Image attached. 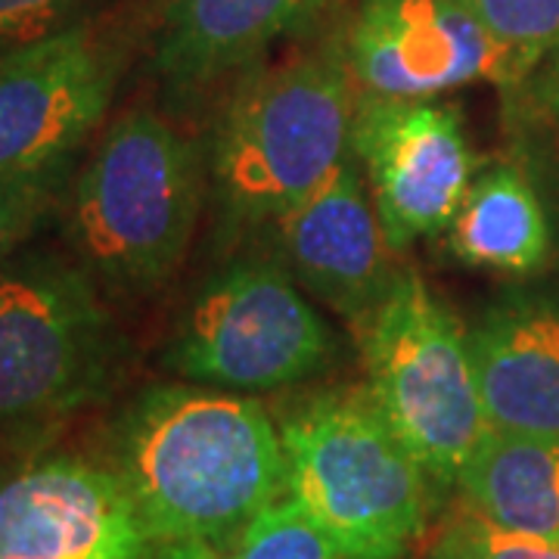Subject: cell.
Returning a JSON list of instances; mask_svg holds the SVG:
<instances>
[{"label":"cell","mask_w":559,"mask_h":559,"mask_svg":"<svg viewBox=\"0 0 559 559\" xmlns=\"http://www.w3.org/2000/svg\"><path fill=\"white\" fill-rule=\"evenodd\" d=\"M103 463L119 476L150 540L224 547L286 495L280 426L259 399L209 385H150L106 429Z\"/></svg>","instance_id":"6da1fadb"},{"label":"cell","mask_w":559,"mask_h":559,"mask_svg":"<svg viewBox=\"0 0 559 559\" xmlns=\"http://www.w3.org/2000/svg\"><path fill=\"white\" fill-rule=\"evenodd\" d=\"M124 367L128 340L79 261L20 249L0 264V466L50 451Z\"/></svg>","instance_id":"7a4b0ae2"},{"label":"cell","mask_w":559,"mask_h":559,"mask_svg":"<svg viewBox=\"0 0 559 559\" xmlns=\"http://www.w3.org/2000/svg\"><path fill=\"white\" fill-rule=\"evenodd\" d=\"M352 81L340 40L240 81L209 156L221 240L277 227L352 156Z\"/></svg>","instance_id":"3957f363"},{"label":"cell","mask_w":559,"mask_h":559,"mask_svg":"<svg viewBox=\"0 0 559 559\" xmlns=\"http://www.w3.org/2000/svg\"><path fill=\"white\" fill-rule=\"evenodd\" d=\"M200 212V146L159 112L128 109L69 183L62 237L103 293L150 299L178 274Z\"/></svg>","instance_id":"277c9868"},{"label":"cell","mask_w":559,"mask_h":559,"mask_svg":"<svg viewBox=\"0 0 559 559\" xmlns=\"http://www.w3.org/2000/svg\"><path fill=\"white\" fill-rule=\"evenodd\" d=\"M286 495L358 559H404L429 528L439 488L367 389L296 401L277 419Z\"/></svg>","instance_id":"5b68a950"},{"label":"cell","mask_w":559,"mask_h":559,"mask_svg":"<svg viewBox=\"0 0 559 559\" xmlns=\"http://www.w3.org/2000/svg\"><path fill=\"white\" fill-rule=\"evenodd\" d=\"M367 392L439 491L488 432L469 336L460 318L411 267L355 326Z\"/></svg>","instance_id":"8992f818"},{"label":"cell","mask_w":559,"mask_h":559,"mask_svg":"<svg viewBox=\"0 0 559 559\" xmlns=\"http://www.w3.org/2000/svg\"><path fill=\"white\" fill-rule=\"evenodd\" d=\"M340 342L286 264L240 259L202 280L175 320L162 364L224 392H280L330 370Z\"/></svg>","instance_id":"52a82bcc"},{"label":"cell","mask_w":559,"mask_h":559,"mask_svg":"<svg viewBox=\"0 0 559 559\" xmlns=\"http://www.w3.org/2000/svg\"><path fill=\"white\" fill-rule=\"evenodd\" d=\"M352 156L367 171L385 240L395 252L448 230L476 178V156L457 106L436 97L360 94Z\"/></svg>","instance_id":"ba28073f"},{"label":"cell","mask_w":559,"mask_h":559,"mask_svg":"<svg viewBox=\"0 0 559 559\" xmlns=\"http://www.w3.org/2000/svg\"><path fill=\"white\" fill-rule=\"evenodd\" d=\"M153 550L103 460L40 451L0 466V559H150Z\"/></svg>","instance_id":"9c48e42d"},{"label":"cell","mask_w":559,"mask_h":559,"mask_svg":"<svg viewBox=\"0 0 559 559\" xmlns=\"http://www.w3.org/2000/svg\"><path fill=\"white\" fill-rule=\"evenodd\" d=\"M119 50L91 25L0 53V175L72 159L116 97Z\"/></svg>","instance_id":"30bf717a"},{"label":"cell","mask_w":559,"mask_h":559,"mask_svg":"<svg viewBox=\"0 0 559 559\" xmlns=\"http://www.w3.org/2000/svg\"><path fill=\"white\" fill-rule=\"evenodd\" d=\"M345 53L355 84L377 97L423 100L473 81H525L460 0H364Z\"/></svg>","instance_id":"8fae6325"},{"label":"cell","mask_w":559,"mask_h":559,"mask_svg":"<svg viewBox=\"0 0 559 559\" xmlns=\"http://www.w3.org/2000/svg\"><path fill=\"white\" fill-rule=\"evenodd\" d=\"M274 230L286 271L352 326L370 318L399 274L392 261L399 252L385 240L352 156Z\"/></svg>","instance_id":"7c38bea8"},{"label":"cell","mask_w":559,"mask_h":559,"mask_svg":"<svg viewBox=\"0 0 559 559\" xmlns=\"http://www.w3.org/2000/svg\"><path fill=\"white\" fill-rule=\"evenodd\" d=\"M466 336L488 426L559 439V296L510 289Z\"/></svg>","instance_id":"4fadbf2b"},{"label":"cell","mask_w":559,"mask_h":559,"mask_svg":"<svg viewBox=\"0 0 559 559\" xmlns=\"http://www.w3.org/2000/svg\"><path fill=\"white\" fill-rule=\"evenodd\" d=\"M336 0H168L153 66L175 97L246 72L271 44L311 28Z\"/></svg>","instance_id":"5bb4252c"},{"label":"cell","mask_w":559,"mask_h":559,"mask_svg":"<svg viewBox=\"0 0 559 559\" xmlns=\"http://www.w3.org/2000/svg\"><path fill=\"white\" fill-rule=\"evenodd\" d=\"M457 491L485 522L559 544V439L488 426L460 469Z\"/></svg>","instance_id":"9a60e30c"},{"label":"cell","mask_w":559,"mask_h":559,"mask_svg":"<svg viewBox=\"0 0 559 559\" xmlns=\"http://www.w3.org/2000/svg\"><path fill=\"white\" fill-rule=\"evenodd\" d=\"M454 259L495 274L525 277L547 264L550 227L520 165H491L473 178L448 227Z\"/></svg>","instance_id":"2e32d148"},{"label":"cell","mask_w":559,"mask_h":559,"mask_svg":"<svg viewBox=\"0 0 559 559\" xmlns=\"http://www.w3.org/2000/svg\"><path fill=\"white\" fill-rule=\"evenodd\" d=\"M221 559H358L299 500L280 495L218 547Z\"/></svg>","instance_id":"e0dca14e"},{"label":"cell","mask_w":559,"mask_h":559,"mask_svg":"<svg viewBox=\"0 0 559 559\" xmlns=\"http://www.w3.org/2000/svg\"><path fill=\"white\" fill-rule=\"evenodd\" d=\"M513 57L522 79L559 47V0H460Z\"/></svg>","instance_id":"ac0fdd59"},{"label":"cell","mask_w":559,"mask_h":559,"mask_svg":"<svg viewBox=\"0 0 559 559\" xmlns=\"http://www.w3.org/2000/svg\"><path fill=\"white\" fill-rule=\"evenodd\" d=\"M72 183V159L0 175V264L25 249L28 237L62 205Z\"/></svg>","instance_id":"d6986e66"},{"label":"cell","mask_w":559,"mask_h":559,"mask_svg":"<svg viewBox=\"0 0 559 559\" xmlns=\"http://www.w3.org/2000/svg\"><path fill=\"white\" fill-rule=\"evenodd\" d=\"M84 0H0V47H20L66 28Z\"/></svg>","instance_id":"ffe728a7"},{"label":"cell","mask_w":559,"mask_h":559,"mask_svg":"<svg viewBox=\"0 0 559 559\" xmlns=\"http://www.w3.org/2000/svg\"><path fill=\"white\" fill-rule=\"evenodd\" d=\"M463 516H466V525H469V535L476 540L479 559H559L557 540L507 532V528L491 525L476 513H469L466 507H463Z\"/></svg>","instance_id":"44dd1931"},{"label":"cell","mask_w":559,"mask_h":559,"mask_svg":"<svg viewBox=\"0 0 559 559\" xmlns=\"http://www.w3.org/2000/svg\"><path fill=\"white\" fill-rule=\"evenodd\" d=\"M417 559H479L476 540L469 535L466 516L460 510L454 520H448L439 532L429 538V544L423 547V554Z\"/></svg>","instance_id":"7402d4cb"},{"label":"cell","mask_w":559,"mask_h":559,"mask_svg":"<svg viewBox=\"0 0 559 559\" xmlns=\"http://www.w3.org/2000/svg\"><path fill=\"white\" fill-rule=\"evenodd\" d=\"M525 84L538 112L559 124V47L538 62V69L525 79Z\"/></svg>","instance_id":"603a6c76"},{"label":"cell","mask_w":559,"mask_h":559,"mask_svg":"<svg viewBox=\"0 0 559 559\" xmlns=\"http://www.w3.org/2000/svg\"><path fill=\"white\" fill-rule=\"evenodd\" d=\"M150 559H221L215 547L209 544H162Z\"/></svg>","instance_id":"cb8c5ba5"}]
</instances>
